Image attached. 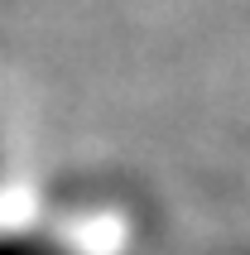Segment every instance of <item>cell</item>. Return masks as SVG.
Here are the masks:
<instances>
[{
	"instance_id": "cell-1",
	"label": "cell",
	"mask_w": 250,
	"mask_h": 255,
	"mask_svg": "<svg viewBox=\"0 0 250 255\" xmlns=\"http://www.w3.org/2000/svg\"><path fill=\"white\" fill-rule=\"evenodd\" d=\"M0 255H72V251L43 231H0Z\"/></svg>"
}]
</instances>
